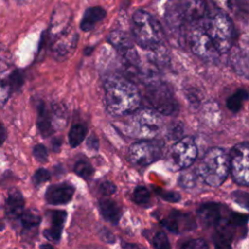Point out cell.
<instances>
[{"label":"cell","mask_w":249,"mask_h":249,"mask_svg":"<svg viewBox=\"0 0 249 249\" xmlns=\"http://www.w3.org/2000/svg\"><path fill=\"white\" fill-rule=\"evenodd\" d=\"M108 111L116 116L128 115L139 107L140 93L136 86L121 75H111L104 82Z\"/></svg>","instance_id":"6da1fadb"},{"label":"cell","mask_w":249,"mask_h":249,"mask_svg":"<svg viewBox=\"0 0 249 249\" xmlns=\"http://www.w3.org/2000/svg\"><path fill=\"white\" fill-rule=\"evenodd\" d=\"M130 29L133 40L139 47L152 53L160 52L163 45V29L151 14L143 10L135 11Z\"/></svg>","instance_id":"7a4b0ae2"},{"label":"cell","mask_w":249,"mask_h":249,"mask_svg":"<svg viewBox=\"0 0 249 249\" xmlns=\"http://www.w3.org/2000/svg\"><path fill=\"white\" fill-rule=\"evenodd\" d=\"M162 127V119L158 112L143 108L136 109L130 114L122 125L123 131L135 138L150 139L155 137Z\"/></svg>","instance_id":"3957f363"},{"label":"cell","mask_w":249,"mask_h":249,"mask_svg":"<svg viewBox=\"0 0 249 249\" xmlns=\"http://www.w3.org/2000/svg\"><path fill=\"white\" fill-rule=\"evenodd\" d=\"M230 172L229 155L221 148H211L203 156L196 168V174L204 183L218 187L227 179Z\"/></svg>","instance_id":"277c9868"},{"label":"cell","mask_w":249,"mask_h":249,"mask_svg":"<svg viewBox=\"0 0 249 249\" xmlns=\"http://www.w3.org/2000/svg\"><path fill=\"white\" fill-rule=\"evenodd\" d=\"M205 30L220 54L227 53L233 46L234 28L227 13L218 11L209 19Z\"/></svg>","instance_id":"5b68a950"},{"label":"cell","mask_w":249,"mask_h":249,"mask_svg":"<svg viewBox=\"0 0 249 249\" xmlns=\"http://www.w3.org/2000/svg\"><path fill=\"white\" fill-rule=\"evenodd\" d=\"M146 95L151 105L160 114L171 115L178 110V103L171 89L157 79L147 83Z\"/></svg>","instance_id":"8992f818"},{"label":"cell","mask_w":249,"mask_h":249,"mask_svg":"<svg viewBox=\"0 0 249 249\" xmlns=\"http://www.w3.org/2000/svg\"><path fill=\"white\" fill-rule=\"evenodd\" d=\"M230 171L233 180L242 186H248L249 148L246 142L235 145L229 155Z\"/></svg>","instance_id":"52a82bcc"},{"label":"cell","mask_w":249,"mask_h":249,"mask_svg":"<svg viewBox=\"0 0 249 249\" xmlns=\"http://www.w3.org/2000/svg\"><path fill=\"white\" fill-rule=\"evenodd\" d=\"M190 46L192 52L206 62H218L220 53L213 45L204 27L196 26L190 33Z\"/></svg>","instance_id":"ba28073f"},{"label":"cell","mask_w":249,"mask_h":249,"mask_svg":"<svg viewBox=\"0 0 249 249\" xmlns=\"http://www.w3.org/2000/svg\"><path fill=\"white\" fill-rule=\"evenodd\" d=\"M161 151L162 144L160 141L143 139L130 146L128 158L133 164L144 166L158 160Z\"/></svg>","instance_id":"9c48e42d"},{"label":"cell","mask_w":249,"mask_h":249,"mask_svg":"<svg viewBox=\"0 0 249 249\" xmlns=\"http://www.w3.org/2000/svg\"><path fill=\"white\" fill-rule=\"evenodd\" d=\"M197 155V148L195 140L186 136L177 141L170 149L169 161L177 169L188 168L193 164Z\"/></svg>","instance_id":"30bf717a"},{"label":"cell","mask_w":249,"mask_h":249,"mask_svg":"<svg viewBox=\"0 0 249 249\" xmlns=\"http://www.w3.org/2000/svg\"><path fill=\"white\" fill-rule=\"evenodd\" d=\"M78 34L73 26L51 36V51L57 60H65L73 53L78 43Z\"/></svg>","instance_id":"8fae6325"},{"label":"cell","mask_w":249,"mask_h":249,"mask_svg":"<svg viewBox=\"0 0 249 249\" xmlns=\"http://www.w3.org/2000/svg\"><path fill=\"white\" fill-rule=\"evenodd\" d=\"M173 3L185 23L199 20L203 18L206 11L203 0H174Z\"/></svg>","instance_id":"7c38bea8"},{"label":"cell","mask_w":249,"mask_h":249,"mask_svg":"<svg viewBox=\"0 0 249 249\" xmlns=\"http://www.w3.org/2000/svg\"><path fill=\"white\" fill-rule=\"evenodd\" d=\"M161 225L171 232L177 233L183 231H192L196 228L193 217L186 213L172 211L170 215L161 221Z\"/></svg>","instance_id":"4fadbf2b"},{"label":"cell","mask_w":249,"mask_h":249,"mask_svg":"<svg viewBox=\"0 0 249 249\" xmlns=\"http://www.w3.org/2000/svg\"><path fill=\"white\" fill-rule=\"evenodd\" d=\"M73 195V186L66 183H60L50 186L46 191L45 198L46 201L50 204L59 205L69 202L72 199Z\"/></svg>","instance_id":"5bb4252c"},{"label":"cell","mask_w":249,"mask_h":249,"mask_svg":"<svg viewBox=\"0 0 249 249\" xmlns=\"http://www.w3.org/2000/svg\"><path fill=\"white\" fill-rule=\"evenodd\" d=\"M4 211L7 218L11 221L18 220L24 211V198L20 191L18 189H12L9 191L6 198Z\"/></svg>","instance_id":"9a60e30c"},{"label":"cell","mask_w":249,"mask_h":249,"mask_svg":"<svg viewBox=\"0 0 249 249\" xmlns=\"http://www.w3.org/2000/svg\"><path fill=\"white\" fill-rule=\"evenodd\" d=\"M49 217L51 226L43 231V234L47 239L53 242H57L62 233V229L66 220V212L63 210H52L49 211Z\"/></svg>","instance_id":"2e32d148"},{"label":"cell","mask_w":249,"mask_h":249,"mask_svg":"<svg viewBox=\"0 0 249 249\" xmlns=\"http://www.w3.org/2000/svg\"><path fill=\"white\" fill-rule=\"evenodd\" d=\"M230 54V63L232 70L239 76L248 78V52L244 47H231Z\"/></svg>","instance_id":"e0dca14e"},{"label":"cell","mask_w":249,"mask_h":249,"mask_svg":"<svg viewBox=\"0 0 249 249\" xmlns=\"http://www.w3.org/2000/svg\"><path fill=\"white\" fill-rule=\"evenodd\" d=\"M197 216L204 227L217 226L221 221V206L215 202L204 203L197 210Z\"/></svg>","instance_id":"ac0fdd59"},{"label":"cell","mask_w":249,"mask_h":249,"mask_svg":"<svg viewBox=\"0 0 249 249\" xmlns=\"http://www.w3.org/2000/svg\"><path fill=\"white\" fill-rule=\"evenodd\" d=\"M106 17V11L103 7L93 6L89 7L83 15L80 22V28L84 32H89L95 28V26L102 21Z\"/></svg>","instance_id":"d6986e66"},{"label":"cell","mask_w":249,"mask_h":249,"mask_svg":"<svg viewBox=\"0 0 249 249\" xmlns=\"http://www.w3.org/2000/svg\"><path fill=\"white\" fill-rule=\"evenodd\" d=\"M37 127L40 134L44 138L51 136L53 133L54 128L53 126L51 114L44 102H40L37 105Z\"/></svg>","instance_id":"ffe728a7"},{"label":"cell","mask_w":249,"mask_h":249,"mask_svg":"<svg viewBox=\"0 0 249 249\" xmlns=\"http://www.w3.org/2000/svg\"><path fill=\"white\" fill-rule=\"evenodd\" d=\"M99 210L101 215L108 222L116 225L121 218V210L118 204L111 198H103L99 202Z\"/></svg>","instance_id":"44dd1931"},{"label":"cell","mask_w":249,"mask_h":249,"mask_svg":"<svg viewBox=\"0 0 249 249\" xmlns=\"http://www.w3.org/2000/svg\"><path fill=\"white\" fill-rule=\"evenodd\" d=\"M213 242L216 249H231V234L229 225L220 226L213 235Z\"/></svg>","instance_id":"7402d4cb"},{"label":"cell","mask_w":249,"mask_h":249,"mask_svg":"<svg viewBox=\"0 0 249 249\" xmlns=\"http://www.w3.org/2000/svg\"><path fill=\"white\" fill-rule=\"evenodd\" d=\"M247 97H248V93L245 89H237L233 94H231L228 100H227V107L233 113H236L238 112L244 101L247 100Z\"/></svg>","instance_id":"603a6c76"},{"label":"cell","mask_w":249,"mask_h":249,"mask_svg":"<svg viewBox=\"0 0 249 249\" xmlns=\"http://www.w3.org/2000/svg\"><path fill=\"white\" fill-rule=\"evenodd\" d=\"M87 127L82 124H75L71 126L68 134V140L71 147L79 146L85 139Z\"/></svg>","instance_id":"cb8c5ba5"},{"label":"cell","mask_w":249,"mask_h":249,"mask_svg":"<svg viewBox=\"0 0 249 249\" xmlns=\"http://www.w3.org/2000/svg\"><path fill=\"white\" fill-rule=\"evenodd\" d=\"M18 220L22 229L27 231L36 228L41 223V217L31 210H24Z\"/></svg>","instance_id":"d4e9b609"},{"label":"cell","mask_w":249,"mask_h":249,"mask_svg":"<svg viewBox=\"0 0 249 249\" xmlns=\"http://www.w3.org/2000/svg\"><path fill=\"white\" fill-rule=\"evenodd\" d=\"M74 171L78 176L88 179L92 175L94 170H93L92 165L88 160H81L76 162V164L74 166Z\"/></svg>","instance_id":"484cf974"},{"label":"cell","mask_w":249,"mask_h":249,"mask_svg":"<svg viewBox=\"0 0 249 249\" xmlns=\"http://www.w3.org/2000/svg\"><path fill=\"white\" fill-rule=\"evenodd\" d=\"M132 198L135 203L139 205H144L147 204L150 200V193L146 187L138 186L133 191Z\"/></svg>","instance_id":"4316f807"},{"label":"cell","mask_w":249,"mask_h":249,"mask_svg":"<svg viewBox=\"0 0 249 249\" xmlns=\"http://www.w3.org/2000/svg\"><path fill=\"white\" fill-rule=\"evenodd\" d=\"M196 173L193 171H186L181 173L178 178V184L183 188H193L196 182Z\"/></svg>","instance_id":"83f0119b"},{"label":"cell","mask_w":249,"mask_h":249,"mask_svg":"<svg viewBox=\"0 0 249 249\" xmlns=\"http://www.w3.org/2000/svg\"><path fill=\"white\" fill-rule=\"evenodd\" d=\"M153 246L155 249H171L169 240L166 234L162 231L156 233L153 238Z\"/></svg>","instance_id":"f1b7e54d"},{"label":"cell","mask_w":249,"mask_h":249,"mask_svg":"<svg viewBox=\"0 0 249 249\" xmlns=\"http://www.w3.org/2000/svg\"><path fill=\"white\" fill-rule=\"evenodd\" d=\"M179 249H208V244L202 238H195L184 242Z\"/></svg>","instance_id":"f546056e"},{"label":"cell","mask_w":249,"mask_h":249,"mask_svg":"<svg viewBox=\"0 0 249 249\" xmlns=\"http://www.w3.org/2000/svg\"><path fill=\"white\" fill-rule=\"evenodd\" d=\"M248 216L240 213H231L227 221L231 227H240L247 224Z\"/></svg>","instance_id":"4dcf8cb0"},{"label":"cell","mask_w":249,"mask_h":249,"mask_svg":"<svg viewBox=\"0 0 249 249\" xmlns=\"http://www.w3.org/2000/svg\"><path fill=\"white\" fill-rule=\"evenodd\" d=\"M51 178V173L45 169V168H39L35 171V173L32 176V181L35 186H39L47 181H49Z\"/></svg>","instance_id":"1f68e13d"},{"label":"cell","mask_w":249,"mask_h":249,"mask_svg":"<svg viewBox=\"0 0 249 249\" xmlns=\"http://www.w3.org/2000/svg\"><path fill=\"white\" fill-rule=\"evenodd\" d=\"M33 156L37 161L45 163L48 161V151L43 144H37L33 148Z\"/></svg>","instance_id":"d6a6232c"},{"label":"cell","mask_w":249,"mask_h":249,"mask_svg":"<svg viewBox=\"0 0 249 249\" xmlns=\"http://www.w3.org/2000/svg\"><path fill=\"white\" fill-rule=\"evenodd\" d=\"M163 200L168 202H177L181 199V196L174 191H165V190H157L155 191Z\"/></svg>","instance_id":"836d02e7"},{"label":"cell","mask_w":249,"mask_h":249,"mask_svg":"<svg viewBox=\"0 0 249 249\" xmlns=\"http://www.w3.org/2000/svg\"><path fill=\"white\" fill-rule=\"evenodd\" d=\"M212 2L220 9L222 12H231L235 4V0H212Z\"/></svg>","instance_id":"e575fe53"},{"label":"cell","mask_w":249,"mask_h":249,"mask_svg":"<svg viewBox=\"0 0 249 249\" xmlns=\"http://www.w3.org/2000/svg\"><path fill=\"white\" fill-rule=\"evenodd\" d=\"M116 189H117L116 186L112 182H109V181L102 182L99 185V192L101 193V195H103L105 196H109L113 195L116 192Z\"/></svg>","instance_id":"d590c367"},{"label":"cell","mask_w":249,"mask_h":249,"mask_svg":"<svg viewBox=\"0 0 249 249\" xmlns=\"http://www.w3.org/2000/svg\"><path fill=\"white\" fill-rule=\"evenodd\" d=\"M98 234H99L100 238H101L103 241L107 242V243H114V242H115V236H114V234H113L109 230H107V229L104 228V227H102L101 229L98 230Z\"/></svg>","instance_id":"8d00e7d4"},{"label":"cell","mask_w":249,"mask_h":249,"mask_svg":"<svg viewBox=\"0 0 249 249\" xmlns=\"http://www.w3.org/2000/svg\"><path fill=\"white\" fill-rule=\"evenodd\" d=\"M232 197L236 202L239 204L243 205L244 207L248 206V194L247 193H240V192H235L232 194Z\"/></svg>","instance_id":"74e56055"},{"label":"cell","mask_w":249,"mask_h":249,"mask_svg":"<svg viewBox=\"0 0 249 249\" xmlns=\"http://www.w3.org/2000/svg\"><path fill=\"white\" fill-rule=\"evenodd\" d=\"M86 145L88 147V149H89L90 151H97L99 148V142L98 139L96 138L95 135H90L88 137L87 141H86Z\"/></svg>","instance_id":"f35d334b"},{"label":"cell","mask_w":249,"mask_h":249,"mask_svg":"<svg viewBox=\"0 0 249 249\" xmlns=\"http://www.w3.org/2000/svg\"><path fill=\"white\" fill-rule=\"evenodd\" d=\"M182 133H183V126H182V124L180 123L176 124L171 129H169V135H171L173 138L180 137V135Z\"/></svg>","instance_id":"ab89813d"},{"label":"cell","mask_w":249,"mask_h":249,"mask_svg":"<svg viewBox=\"0 0 249 249\" xmlns=\"http://www.w3.org/2000/svg\"><path fill=\"white\" fill-rule=\"evenodd\" d=\"M235 3L238 5L239 9H241L244 12H248L249 7V0H235Z\"/></svg>","instance_id":"60d3db41"},{"label":"cell","mask_w":249,"mask_h":249,"mask_svg":"<svg viewBox=\"0 0 249 249\" xmlns=\"http://www.w3.org/2000/svg\"><path fill=\"white\" fill-rule=\"evenodd\" d=\"M6 136H7V132H6V128L4 126L3 124L0 123V146H2L6 140Z\"/></svg>","instance_id":"b9f144b4"},{"label":"cell","mask_w":249,"mask_h":249,"mask_svg":"<svg viewBox=\"0 0 249 249\" xmlns=\"http://www.w3.org/2000/svg\"><path fill=\"white\" fill-rule=\"evenodd\" d=\"M61 146V140L59 138H54L53 141H52V148L53 151L57 152L59 150Z\"/></svg>","instance_id":"7bdbcfd3"},{"label":"cell","mask_w":249,"mask_h":249,"mask_svg":"<svg viewBox=\"0 0 249 249\" xmlns=\"http://www.w3.org/2000/svg\"><path fill=\"white\" fill-rule=\"evenodd\" d=\"M122 249H142L141 246L137 245V244H134V243H127V242H124L123 243L122 245Z\"/></svg>","instance_id":"ee69618b"},{"label":"cell","mask_w":249,"mask_h":249,"mask_svg":"<svg viewBox=\"0 0 249 249\" xmlns=\"http://www.w3.org/2000/svg\"><path fill=\"white\" fill-rule=\"evenodd\" d=\"M40 249H54L51 244L48 243H43L40 245Z\"/></svg>","instance_id":"f6af8a7d"},{"label":"cell","mask_w":249,"mask_h":249,"mask_svg":"<svg viewBox=\"0 0 249 249\" xmlns=\"http://www.w3.org/2000/svg\"><path fill=\"white\" fill-rule=\"evenodd\" d=\"M90 249H103V248H97V247L95 248V247H93V248H90Z\"/></svg>","instance_id":"bcb514c9"}]
</instances>
